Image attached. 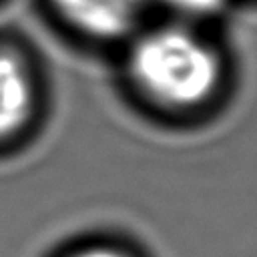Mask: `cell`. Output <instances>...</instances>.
Instances as JSON below:
<instances>
[{
	"label": "cell",
	"instance_id": "obj_1",
	"mask_svg": "<svg viewBox=\"0 0 257 257\" xmlns=\"http://www.w3.org/2000/svg\"><path fill=\"white\" fill-rule=\"evenodd\" d=\"M131 72L155 100L193 106L213 94L221 78L217 52L185 28H161L145 34L131 52Z\"/></svg>",
	"mask_w": 257,
	"mask_h": 257
},
{
	"label": "cell",
	"instance_id": "obj_2",
	"mask_svg": "<svg viewBox=\"0 0 257 257\" xmlns=\"http://www.w3.org/2000/svg\"><path fill=\"white\" fill-rule=\"evenodd\" d=\"M68 22L80 30L112 38L126 32L143 10L145 0H52Z\"/></svg>",
	"mask_w": 257,
	"mask_h": 257
},
{
	"label": "cell",
	"instance_id": "obj_3",
	"mask_svg": "<svg viewBox=\"0 0 257 257\" xmlns=\"http://www.w3.org/2000/svg\"><path fill=\"white\" fill-rule=\"evenodd\" d=\"M34 86L24 62L0 52V137L16 133L30 116Z\"/></svg>",
	"mask_w": 257,
	"mask_h": 257
},
{
	"label": "cell",
	"instance_id": "obj_4",
	"mask_svg": "<svg viewBox=\"0 0 257 257\" xmlns=\"http://www.w3.org/2000/svg\"><path fill=\"white\" fill-rule=\"evenodd\" d=\"M169 8L181 12V14H191V16H205L215 10H219L225 0H163Z\"/></svg>",
	"mask_w": 257,
	"mask_h": 257
},
{
	"label": "cell",
	"instance_id": "obj_5",
	"mask_svg": "<svg viewBox=\"0 0 257 257\" xmlns=\"http://www.w3.org/2000/svg\"><path fill=\"white\" fill-rule=\"evenodd\" d=\"M70 257H131L126 255L124 251L120 249H114V247H106V245H96V247H86Z\"/></svg>",
	"mask_w": 257,
	"mask_h": 257
}]
</instances>
